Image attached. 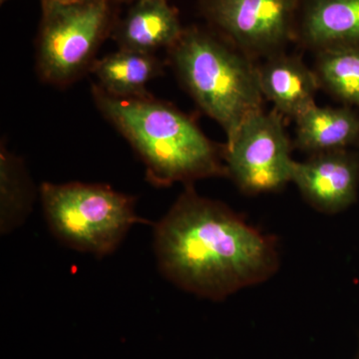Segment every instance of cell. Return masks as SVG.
Listing matches in <instances>:
<instances>
[{
    "instance_id": "1",
    "label": "cell",
    "mask_w": 359,
    "mask_h": 359,
    "mask_svg": "<svg viewBox=\"0 0 359 359\" xmlns=\"http://www.w3.org/2000/svg\"><path fill=\"white\" fill-rule=\"evenodd\" d=\"M154 250L168 280L215 302L266 282L280 266L275 237L191 184L156 224Z\"/></svg>"
},
{
    "instance_id": "2",
    "label": "cell",
    "mask_w": 359,
    "mask_h": 359,
    "mask_svg": "<svg viewBox=\"0 0 359 359\" xmlns=\"http://www.w3.org/2000/svg\"><path fill=\"white\" fill-rule=\"evenodd\" d=\"M92 95L101 114L129 142L146 167L151 184L168 187L226 176L223 151L192 118L151 94L111 95L97 84Z\"/></svg>"
},
{
    "instance_id": "3",
    "label": "cell",
    "mask_w": 359,
    "mask_h": 359,
    "mask_svg": "<svg viewBox=\"0 0 359 359\" xmlns=\"http://www.w3.org/2000/svg\"><path fill=\"white\" fill-rule=\"evenodd\" d=\"M168 53L180 81L203 112L221 125L226 138L263 109L257 66L226 40L201 28H186Z\"/></svg>"
},
{
    "instance_id": "4",
    "label": "cell",
    "mask_w": 359,
    "mask_h": 359,
    "mask_svg": "<svg viewBox=\"0 0 359 359\" xmlns=\"http://www.w3.org/2000/svg\"><path fill=\"white\" fill-rule=\"evenodd\" d=\"M40 198L54 237L78 252L108 256L142 223L136 200L102 184L43 183Z\"/></svg>"
},
{
    "instance_id": "5",
    "label": "cell",
    "mask_w": 359,
    "mask_h": 359,
    "mask_svg": "<svg viewBox=\"0 0 359 359\" xmlns=\"http://www.w3.org/2000/svg\"><path fill=\"white\" fill-rule=\"evenodd\" d=\"M36 65L46 83L63 87L91 68L99 46L112 32L111 0H41Z\"/></svg>"
},
{
    "instance_id": "6",
    "label": "cell",
    "mask_w": 359,
    "mask_h": 359,
    "mask_svg": "<svg viewBox=\"0 0 359 359\" xmlns=\"http://www.w3.org/2000/svg\"><path fill=\"white\" fill-rule=\"evenodd\" d=\"M283 115L257 111L223 149L226 176L248 195L276 192L292 182L294 160Z\"/></svg>"
},
{
    "instance_id": "7",
    "label": "cell",
    "mask_w": 359,
    "mask_h": 359,
    "mask_svg": "<svg viewBox=\"0 0 359 359\" xmlns=\"http://www.w3.org/2000/svg\"><path fill=\"white\" fill-rule=\"evenodd\" d=\"M299 0H201L205 18L245 55L283 52L297 37Z\"/></svg>"
},
{
    "instance_id": "8",
    "label": "cell",
    "mask_w": 359,
    "mask_h": 359,
    "mask_svg": "<svg viewBox=\"0 0 359 359\" xmlns=\"http://www.w3.org/2000/svg\"><path fill=\"white\" fill-rule=\"evenodd\" d=\"M292 182L316 211L339 214L358 200L359 159L346 149L311 155L295 161Z\"/></svg>"
},
{
    "instance_id": "9",
    "label": "cell",
    "mask_w": 359,
    "mask_h": 359,
    "mask_svg": "<svg viewBox=\"0 0 359 359\" xmlns=\"http://www.w3.org/2000/svg\"><path fill=\"white\" fill-rule=\"evenodd\" d=\"M295 39L316 52L359 47V0H299Z\"/></svg>"
},
{
    "instance_id": "10",
    "label": "cell",
    "mask_w": 359,
    "mask_h": 359,
    "mask_svg": "<svg viewBox=\"0 0 359 359\" xmlns=\"http://www.w3.org/2000/svg\"><path fill=\"white\" fill-rule=\"evenodd\" d=\"M257 70L264 98L280 115L297 119L316 105L320 81L301 58L280 52L266 58Z\"/></svg>"
},
{
    "instance_id": "11",
    "label": "cell",
    "mask_w": 359,
    "mask_h": 359,
    "mask_svg": "<svg viewBox=\"0 0 359 359\" xmlns=\"http://www.w3.org/2000/svg\"><path fill=\"white\" fill-rule=\"evenodd\" d=\"M183 32L178 13L167 0H137L124 20L115 23L112 35L121 49L154 54L173 46Z\"/></svg>"
},
{
    "instance_id": "12",
    "label": "cell",
    "mask_w": 359,
    "mask_h": 359,
    "mask_svg": "<svg viewBox=\"0 0 359 359\" xmlns=\"http://www.w3.org/2000/svg\"><path fill=\"white\" fill-rule=\"evenodd\" d=\"M295 145L311 155L344 150L359 139V117L348 107L314 105L297 119Z\"/></svg>"
},
{
    "instance_id": "13",
    "label": "cell",
    "mask_w": 359,
    "mask_h": 359,
    "mask_svg": "<svg viewBox=\"0 0 359 359\" xmlns=\"http://www.w3.org/2000/svg\"><path fill=\"white\" fill-rule=\"evenodd\" d=\"M91 70L101 89L119 97L148 95L146 86L163 71L155 54L121 48L95 61Z\"/></svg>"
},
{
    "instance_id": "14",
    "label": "cell",
    "mask_w": 359,
    "mask_h": 359,
    "mask_svg": "<svg viewBox=\"0 0 359 359\" xmlns=\"http://www.w3.org/2000/svg\"><path fill=\"white\" fill-rule=\"evenodd\" d=\"M0 231L11 233L25 223L34 201L30 177L20 158L4 144L0 152Z\"/></svg>"
},
{
    "instance_id": "15",
    "label": "cell",
    "mask_w": 359,
    "mask_h": 359,
    "mask_svg": "<svg viewBox=\"0 0 359 359\" xmlns=\"http://www.w3.org/2000/svg\"><path fill=\"white\" fill-rule=\"evenodd\" d=\"M316 72L323 87L342 102L359 108V47L316 52Z\"/></svg>"
},
{
    "instance_id": "16",
    "label": "cell",
    "mask_w": 359,
    "mask_h": 359,
    "mask_svg": "<svg viewBox=\"0 0 359 359\" xmlns=\"http://www.w3.org/2000/svg\"><path fill=\"white\" fill-rule=\"evenodd\" d=\"M353 359H359V334L358 339V344H356L355 353H354Z\"/></svg>"
},
{
    "instance_id": "17",
    "label": "cell",
    "mask_w": 359,
    "mask_h": 359,
    "mask_svg": "<svg viewBox=\"0 0 359 359\" xmlns=\"http://www.w3.org/2000/svg\"><path fill=\"white\" fill-rule=\"evenodd\" d=\"M120 1H124V2H135V1H137V0H120Z\"/></svg>"
},
{
    "instance_id": "18",
    "label": "cell",
    "mask_w": 359,
    "mask_h": 359,
    "mask_svg": "<svg viewBox=\"0 0 359 359\" xmlns=\"http://www.w3.org/2000/svg\"><path fill=\"white\" fill-rule=\"evenodd\" d=\"M4 1H6V0H1V4H4Z\"/></svg>"
}]
</instances>
